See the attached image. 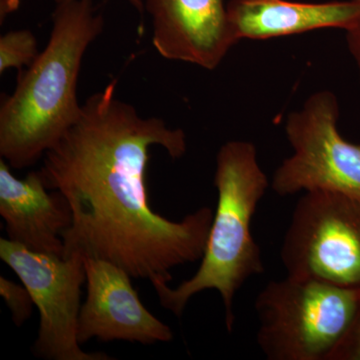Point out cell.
Returning a JSON list of instances; mask_svg holds the SVG:
<instances>
[{
  "label": "cell",
  "instance_id": "2e32d148",
  "mask_svg": "<svg viewBox=\"0 0 360 360\" xmlns=\"http://www.w3.org/2000/svg\"><path fill=\"white\" fill-rule=\"evenodd\" d=\"M54 1H56V4H60V2L68 1V0H54ZM129 1L139 13L143 14L144 8H146V7H144L143 0H129Z\"/></svg>",
  "mask_w": 360,
  "mask_h": 360
},
{
  "label": "cell",
  "instance_id": "9c48e42d",
  "mask_svg": "<svg viewBox=\"0 0 360 360\" xmlns=\"http://www.w3.org/2000/svg\"><path fill=\"white\" fill-rule=\"evenodd\" d=\"M144 7L163 58L213 70L239 42L224 0H144Z\"/></svg>",
  "mask_w": 360,
  "mask_h": 360
},
{
  "label": "cell",
  "instance_id": "52a82bcc",
  "mask_svg": "<svg viewBox=\"0 0 360 360\" xmlns=\"http://www.w3.org/2000/svg\"><path fill=\"white\" fill-rule=\"evenodd\" d=\"M0 258L27 288L39 309L40 323L33 354L45 360H111L103 352H86L77 338L80 296L86 283L84 257H65L28 250L8 238H0Z\"/></svg>",
  "mask_w": 360,
  "mask_h": 360
},
{
  "label": "cell",
  "instance_id": "7c38bea8",
  "mask_svg": "<svg viewBox=\"0 0 360 360\" xmlns=\"http://www.w3.org/2000/svg\"><path fill=\"white\" fill-rule=\"evenodd\" d=\"M37 40L30 30H15L7 32L0 39V73L9 68H18L32 65L39 56Z\"/></svg>",
  "mask_w": 360,
  "mask_h": 360
},
{
  "label": "cell",
  "instance_id": "6da1fadb",
  "mask_svg": "<svg viewBox=\"0 0 360 360\" xmlns=\"http://www.w3.org/2000/svg\"><path fill=\"white\" fill-rule=\"evenodd\" d=\"M115 84L87 98L39 172L72 213L63 236L65 255L79 252L112 262L132 278L169 283L170 270L202 258L214 212L202 206L172 221L151 208L149 149L161 146L177 160L186 155V135L160 118L141 117L116 97Z\"/></svg>",
  "mask_w": 360,
  "mask_h": 360
},
{
  "label": "cell",
  "instance_id": "7a4b0ae2",
  "mask_svg": "<svg viewBox=\"0 0 360 360\" xmlns=\"http://www.w3.org/2000/svg\"><path fill=\"white\" fill-rule=\"evenodd\" d=\"M103 25L92 0L56 4L46 47L0 108V155L11 168L32 167L77 122L80 68Z\"/></svg>",
  "mask_w": 360,
  "mask_h": 360
},
{
  "label": "cell",
  "instance_id": "8992f818",
  "mask_svg": "<svg viewBox=\"0 0 360 360\" xmlns=\"http://www.w3.org/2000/svg\"><path fill=\"white\" fill-rule=\"evenodd\" d=\"M340 104L329 90L314 92L286 118L292 155L274 172L271 188L279 196L333 191L360 198V144L338 129Z\"/></svg>",
  "mask_w": 360,
  "mask_h": 360
},
{
  "label": "cell",
  "instance_id": "ba28073f",
  "mask_svg": "<svg viewBox=\"0 0 360 360\" xmlns=\"http://www.w3.org/2000/svg\"><path fill=\"white\" fill-rule=\"evenodd\" d=\"M87 295L80 309L77 338L141 345L170 342L174 333L141 302L131 276L112 262L85 257Z\"/></svg>",
  "mask_w": 360,
  "mask_h": 360
},
{
  "label": "cell",
  "instance_id": "277c9868",
  "mask_svg": "<svg viewBox=\"0 0 360 360\" xmlns=\"http://www.w3.org/2000/svg\"><path fill=\"white\" fill-rule=\"evenodd\" d=\"M360 290L288 276L270 281L255 307L257 345L269 360H329L354 319Z\"/></svg>",
  "mask_w": 360,
  "mask_h": 360
},
{
  "label": "cell",
  "instance_id": "8fae6325",
  "mask_svg": "<svg viewBox=\"0 0 360 360\" xmlns=\"http://www.w3.org/2000/svg\"><path fill=\"white\" fill-rule=\"evenodd\" d=\"M227 14L241 39L264 40L323 28L349 30L360 18V0L309 2L290 0H231Z\"/></svg>",
  "mask_w": 360,
  "mask_h": 360
},
{
  "label": "cell",
  "instance_id": "5bb4252c",
  "mask_svg": "<svg viewBox=\"0 0 360 360\" xmlns=\"http://www.w3.org/2000/svg\"><path fill=\"white\" fill-rule=\"evenodd\" d=\"M329 360H360V296L352 323Z\"/></svg>",
  "mask_w": 360,
  "mask_h": 360
},
{
  "label": "cell",
  "instance_id": "5b68a950",
  "mask_svg": "<svg viewBox=\"0 0 360 360\" xmlns=\"http://www.w3.org/2000/svg\"><path fill=\"white\" fill-rule=\"evenodd\" d=\"M281 262L288 276L360 290V198L309 191L296 203Z\"/></svg>",
  "mask_w": 360,
  "mask_h": 360
},
{
  "label": "cell",
  "instance_id": "9a60e30c",
  "mask_svg": "<svg viewBox=\"0 0 360 360\" xmlns=\"http://www.w3.org/2000/svg\"><path fill=\"white\" fill-rule=\"evenodd\" d=\"M348 49L352 53L357 68H359L360 80V18L359 20L347 32Z\"/></svg>",
  "mask_w": 360,
  "mask_h": 360
},
{
  "label": "cell",
  "instance_id": "4fadbf2b",
  "mask_svg": "<svg viewBox=\"0 0 360 360\" xmlns=\"http://www.w3.org/2000/svg\"><path fill=\"white\" fill-rule=\"evenodd\" d=\"M0 295L4 297L11 312L16 326H23L32 314L33 300L25 285L13 283L4 276L0 277Z\"/></svg>",
  "mask_w": 360,
  "mask_h": 360
},
{
  "label": "cell",
  "instance_id": "3957f363",
  "mask_svg": "<svg viewBox=\"0 0 360 360\" xmlns=\"http://www.w3.org/2000/svg\"><path fill=\"white\" fill-rule=\"evenodd\" d=\"M215 210L205 253L196 274L177 288L167 283H151L161 307L180 317L187 303L203 290L219 293L225 310V326H234L236 293L250 277L264 274L262 250L251 233V220L269 188L266 174L260 167L255 144L231 141L217 155Z\"/></svg>",
  "mask_w": 360,
  "mask_h": 360
},
{
  "label": "cell",
  "instance_id": "30bf717a",
  "mask_svg": "<svg viewBox=\"0 0 360 360\" xmlns=\"http://www.w3.org/2000/svg\"><path fill=\"white\" fill-rule=\"evenodd\" d=\"M0 215L9 240L34 252L65 257L63 236L72 224V213L63 194L49 193L39 170L20 179L1 158Z\"/></svg>",
  "mask_w": 360,
  "mask_h": 360
}]
</instances>
